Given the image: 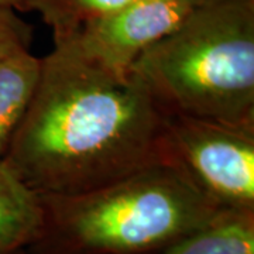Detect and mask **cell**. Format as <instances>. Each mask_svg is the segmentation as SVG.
Returning a JSON list of instances; mask_svg holds the SVG:
<instances>
[{
    "label": "cell",
    "mask_w": 254,
    "mask_h": 254,
    "mask_svg": "<svg viewBox=\"0 0 254 254\" xmlns=\"http://www.w3.org/2000/svg\"><path fill=\"white\" fill-rule=\"evenodd\" d=\"M4 161L38 196L95 190L165 161L164 110L133 73L53 50Z\"/></svg>",
    "instance_id": "obj_1"
},
{
    "label": "cell",
    "mask_w": 254,
    "mask_h": 254,
    "mask_svg": "<svg viewBox=\"0 0 254 254\" xmlns=\"http://www.w3.org/2000/svg\"><path fill=\"white\" fill-rule=\"evenodd\" d=\"M43 226L34 254H145L208 223L223 209L168 161L99 188L40 196Z\"/></svg>",
    "instance_id": "obj_2"
},
{
    "label": "cell",
    "mask_w": 254,
    "mask_h": 254,
    "mask_svg": "<svg viewBox=\"0 0 254 254\" xmlns=\"http://www.w3.org/2000/svg\"><path fill=\"white\" fill-rule=\"evenodd\" d=\"M164 112L254 130V0H203L131 66Z\"/></svg>",
    "instance_id": "obj_3"
},
{
    "label": "cell",
    "mask_w": 254,
    "mask_h": 254,
    "mask_svg": "<svg viewBox=\"0 0 254 254\" xmlns=\"http://www.w3.org/2000/svg\"><path fill=\"white\" fill-rule=\"evenodd\" d=\"M164 151L223 208L254 209V130L164 112Z\"/></svg>",
    "instance_id": "obj_4"
},
{
    "label": "cell",
    "mask_w": 254,
    "mask_h": 254,
    "mask_svg": "<svg viewBox=\"0 0 254 254\" xmlns=\"http://www.w3.org/2000/svg\"><path fill=\"white\" fill-rule=\"evenodd\" d=\"M195 4L190 0H134L85 24L54 50L100 71L126 76L137 58L171 33Z\"/></svg>",
    "instance_id": "obj_5"
},
{
    "label": "cell",
    "mask_w": 254,
    "mask_h": 254,
    "mask_svg": "<svg viewBox=\"0 0 254 254\" xmlns=\"http://www.w3.org/2000/svg\"><path fill=\"white\" fill-rule=\"evenodd\" d=\"M43 226V205L4 160L0 163V254L23 252Z\"/></svg>",
    "instance_id": "obj_6"
},
{
    "label": "cell",
    "mask_w": 254,
    "mask_h": 254,
    "mask_svg": "<svg viewBox=\"0 0 254 254\" xmlns=\"http://www.w3.org/2000/svg\"><path fill=\"white\" fill-rule=\"evenodd\" d=\"M160 254H254V209L223 208Z\"/></svg>",
    "instance_id": "obj_7"
},
{
    "label": "cell",
    "mask_w": 254,
    "mask_h": 254,
    "mask_svg": "<svg viewBox=\"0 0 254 254\" xmlns=\"http://www.w3.org/2000/svg\"><path fill=\"white\" fill-rule=\"evenodd\" d=\"M41 69V58L21 51L0 63V163L26 113Z\"/></svg>",
    "instance_id": "obj_8"
},
{
    "label": "cell",
    "mask_w": 254,
    "mask_h": 254,
    "mask_svg": "<svg viewBox=\"0 0 254 254\" xmlns=\"http://www.w3.org/2000/svg\"><path fill=\"white\" fill-rule=\"evenodd\" d=\"M134 0H21L17 10H34L47 23L54 36V44L63 43L100 17L127 6Z\"/></svg>",
    "instance_id": "obj_9"
},
{
    "label": "cell",
    "mask_w": 254,
    "mask_h": 254,
    "mask_svg": "<svg viewBox=\"0 0 254 254\" xmlns=\"http://www.w3.org/2000/svg\"><path fill=\"white\" fill-rule=\"evenodd\" d=\"M33 28L20 17L17 10L0 6V63L11 55L30 50Z\"/></svg>",
    "instance_id": "obj_10"
},
{
    "label": "cell",
    "mask_w": 254,
    "mask_h": 254,
    "mask_svg": "<svg viewBox=\"0 0 254 254\" xmlns=\"http://www.w3.org/2000/svg\"><path fill=\"white\" fill-rule=\"evenodd\" d=\"M0 6H9L14 9V0H0Z\"/></svg>",
    "instance_id": "obj_11"
},
{
    "label": "cell",
    "mask_w": 254,
    "mask_h": 254,
    "mask_svg": "<svg viewBox=\"0 0 254 254\" xmlns=\"http://www.w3.org/2000/svg\"><path fill=\"white\" fill-rule=\"evenodd\" d=\"M20 1H21V0H14V9L17 10L18 9V4H20ZM18 11V10H17Z\"/></svg>",
    "instance_id": "obj_12"
},
{
    "label": "cell",
    "mask_w": 254,
    "mask_h": 254,
    "mask_svg": "<svg viewBox=\"0 0 254 254\" xmlns=\"http://www.w3.org/2000/svg\"><path fill=\"white\" fill-rule=\"evenodd\" d=\"M190 1H193V3H199V1H203V0H190Z\"/></svg>",
    "instance_id": "obj_13"
},
{
    "label": "cell",
    "mask_w": 254,
    "mask_h": 254,
    "mask_svg": "<svg viewBox=\"0 0 254 254\" xmlns=\"http://www.w3.org/2000/svg\"><path fill=\"white\" fill-rule=\"evenodd\" d=\"M18 253V252H16V253H11V254H17Z\"/></svg>",
    "instance_id": "obj_14"
}]
</instances>
